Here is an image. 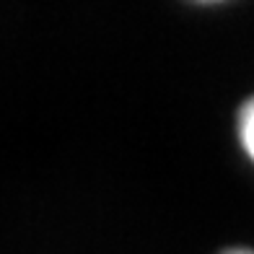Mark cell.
Returning a JSON list of instances; mask_svg holds the SVG:
<instances>
[{"instance_id": "obj_1", "label": "cell", "mask_w": 254, "mask_h": 254, "mask_svg": "<svg viewBox=\"0 0 254 254\" xmlns=\"http://www.w3.org/2000/svg\"><path fill=\"white\" fill-rule=\"evenodd\" d=\"M236 135H239V143H241V148H244V153L254 161V96L247 99L244 107L239 109Z\"/></svg>"}, {"instance_id": "obj_2", "label": "cell", "mask_w": 254, "mask_h": 254, "mask_svg": "<svg viewBox=\"0 0 254 254\" xmlns=\"http://www.w3.org/2000/svg\"><path fill=\"white\" fill-rule=\"evenodd\" d=\"M223 254H254L252 249H244V247H234V249H226Z\"/></svg>"}]
</instances>
